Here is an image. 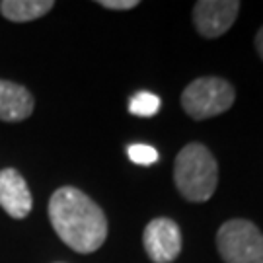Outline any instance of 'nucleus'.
<instances>
[{
  "label": "nucleus",
  "instance_id": "1",
  "mask_svg": "<svg viewBox=\"0 0 263 263\" xmlns=\"http://www.w3.org/2000/svg\"><path fill=\"white\" fill-rule=\"evenodd\" d=\"M49 220L57 236L78 254H92L107 238L104 211L80 189L65 185L49 199Z\"/></svg>",
  "mask_w": 263,
  "mask_h": 263
},
{
  "label": "nucleus",
  "instance_id": "8",
  "mask_svg": "<svg viewBox=\"0 0 263 263\" xmlns=\"http://www.w3.org/2000/svg\"><path fill=\"white\" fill-rule=\"evenodd\" d=\"M35 102L26 86L0 80V121H24L33 113Z\"/></svg>",
  "mask_w": 263,
  "mask_h": 263
},
{
  "label": "nucleus",
  "instance_id": "13",
  "mask_svg": "<svg viewBox=\"0 0 263 263\" xmlns=\"http://www.w3.org/2000/svg\"><path fill=\"white\" fill-rule=\"evenodd\" d=\"M254 43H255V49H257V53H259V57L263 59V26L259 28V31L255 33Z\"/></svg>",
  "mask_w": 263,
  "mask_h": 263
},
{
  "label": "nucleus",
  "instance_id": "11",
  "mask_svg": "<svg viewBox=\"0 0 263 263\" xmlns=\"http://www.w3.org/2000/svg\"><path fill=\"white\" fill-rule=\"evenodd\" d=\"M127 156L131 158V162L139 164V166H152L160 158L158 151L154 146H148V144H131L127 148Z\"/></svg>",
  "mask_w": 263,
  "mask_h": 263
},
{
  "label": "nucleus",
  "instance_id": "4",
  "mask_svg": "<svg viewBox=\"0 0 263 263\" xmlns=\"http://www.w3.org/2000/svg\"><path fill=\"white\" fill-rule=\"evenodd\" d=\"M216 250L224 263H263V232L250 220H228L216 232Z\"/></svg>",
  "mask_w": 263,
  "mask_h": 263
},
{
  "label": "nucleus",
  "instance_id": "12",
  "mask_svg": "<svg viewBox=\"0 0 263 263\" xmlns=\"http://www.w3.org/2000/svg\"><path fill=\"white\" fill-rule=\"evenodd\" d=\"M98 4L109 10H133L139 6V0H100Z\"/></svg>",
  "mask_w": 263,
  "mask_h": 263
},
{
  "label": "nucleus",
  "instance_id": "2",
  "mask_svg": "<svg viewBox=\"0 0 263 263\" xmlns=\"http://www.w3.org/2000/svg\"><path fill=\"white\" fill-rule=\"evenodd\" d=\"M174 181L183 197L191 203H203L213 197L218 183V166L205 144L189 142L176 156Z\"/></svg>",
  "mask_w": 263,
  "mask_h": 263
},
{
  "label": "nucleus",
  "instance_id": "9",
  "mask_svg": "<svg viewBox=\"0 0 263 263\" xmlns=\"http://www.w3.org/2000/svg\"><path fill=\"white\" fill-rule=\"evenodd\" d=\"M53 6H55L53 0H2L0 12L10 22L22 24L45 16Z\"/></svg>",
  "mask_w": 263,
  "mask_h": 263
},
{
  "label": "nucleus",
  "instance_id": "5",
  "mask_svg": "<svg viewBox=\"0 0 263 263\" xmlns=\"http://www.w3.org/2000/svg\"><path fill=\"white\" fill-rule=\"evenodd\" d=\"M144 250L154 263H172L181 254V232L179 226L166 216L151 220L142 234Z\"/></svg>",
  "mask_w": 263,
  "mask_h": 263
},
{
  "label": "nucleus",
  "instance_id": "7",
  "mask_svg": "<svg viewBox=\"0 0 263 263\" xmlns=\"http://www.w3.org/2000/svg\"><path fill=\"white\" fill-rule=\"evenodd\" d=\"M0 207L12 218H26L31 213V191L16 168H4L0 172Z\"/></svg>",
  "mask_w": 263,
  "mask_h": 263
},
{
  "label": "nucleus",
  "instance_id": "6",
  "mask_svg": "<svg viewBox=\"0 0 263 263\" xmlns=\"http://www.w3.org/2000/svg\"><path fill=\"white\" fill-rule=\"evenodd\" d=\"M238 12V0H199L193 6V24L203 37L216 39L234 26Z\"/></svg>",
  "mask_w": 263,
  "mask_h": 263
},
{
  "label": "nucleus",
  "instance_id": "10",
  "mask_svg": "<svg viewBox=\"0 0 263 263\" xmlns=\"http://www.w3.org/2000/svg\"><path fill=\"white\" fill-rule=\"evenodd\" d=\"M160 105H162V102H160L158 96L142 90L129 100V111L137 117H152L160 111Z\"/></svg>",
  "mask_w": 263,
  "mask_h": 263
},
{
  "label": "nucleus",
  "instance_id": "3",
  "mask_svg": "<svg viewBox=\"0 0 263 263\" xmlns=\"http://www.w3.org/2000/svg\"><path fill=\"white\" fill-rule=\"evenodd\" d=\"M236 100L232 84L218 76H201L185 86L181 94V107L191 119L203 121L228 111Z\"/></svg>",
  "mask_w": 263,
  "mask_h": 263
}]
</instances>
